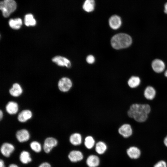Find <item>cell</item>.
Returning a JSON list of instances; mask_svg holds the SVG:
<instances>
[{
  "label": "cell",
  "mask_w": 167,
  "mask_h": 167,
  "mask_svg": "<svg viewBox=\"0 0 167 167\" xmlns=\"http://www.w3.org/2000/svg\"><path fill=\"white\" fill-rule=\"evenodd\" d=\"M164 12L167 14V2H166L164 5Z\"/></svg>",
  "instance_id": "33"
},
{
  "label": "cell",
  "mask_w": 167,
  "mask_h": 167,
  "mask_svg": "<svg viewBox=\"0 0 167 167\" xmlns=\"http://www.w3.org/2000/svg\"><path fill=\"white\" fill-rule=\"evenodd\" d=\"M151 111V107L148 104L134 103L130 106L127 114L136 122H143L147 119Z\"/></svg>",
  "instance_id": "1"
},
{
  "label": "cell",
  "mask_w": 167,
  "mask_h": 167,
  "mask_svg": "<svg viewBox=\"0 0 167 167\" xmlns=\"http://www.w3.org/2000/svg\"><path fill=\"white\" fill-rule=\"evenodd\" d=\"M132 42L131 38L129 35L124 33H119L112 37L111 43L114 49H119L129 47Z\"/></svg>",
  "instance_id": "2"
},
{
  "label": "cell",
  "mask_w": 167,
  "mask_h": 167,
  "mask_svg": "<svg viewBox=\"0 0 167 167\" xmlns=\"http://www.w3.org/2000/svg\"><path fill=\"white\" fill-rule=\"evenodd\" d=\"M0 167H5L4 161L2 159L0 160Z\"/></svg>",
  "instance_id": "32"
},
{
  "label": "cell",
  "mask_w": 167,
  "mask_h": 167,
  "mask_svg": "<svg viewBox=\"0 0 167 167\" xmlns=\"http://www.w3.org/2000/svg\"><path fill=\"white\" fill-rule=\"evenodd\" d=\"M86 61L89 64H92L95 61L94 57L92 55H89L86 58Z\"/></svg>",
  "instance_id": "29"
},
{
  "label": "cell",
  "mask_w": 167,
  "mask_h": 167,
  "mask_svg": "<svg viewBox=\"0 0 167 167\" xmlns=\"http://www.w3.org/2000/svg\"><path fill=\"white\" fill-rule=\"evenodd\" d=\"M128 156L133 159H137L141 156V151L137 147L134 146L129 148L126 151Z\"/></svg>",
  "instance_id": "9"
},
{
  "label": "cell",
  "mask_w": 167,
  "mask_h": 167,
  "mask_svg": "<svg viewBox=\"0 0 167 167\" xmlns=\"http://www.w3.org/2000/svg\"><path fill=\"white\" fill-rule=\"evenodd\" d=\"M8 167H19L17 165L15 164H10L8 166Z\"/></svg>",
  "instance_id": "35"
},
{
  "label": "cell",
  "mask_w": 167,
  "mask_h": 167,
  "mask_svg": "<svg viewBox=\"0 0 167 167\" xmlns=\"http://www.w3.org/2000/svg\"><path fill=\"white\" fill-rule=\"evenodd\" d=\"M153 167H167V163L164 160H160L154 165Z\"/></svg>",
  "instance_id": "28"
},
{
  "label": "cell",
  "mask_w": 167,
  "mask_h": 167,
  "mask_svg": "<svg viewBox=\"0 0 167 167\" xmlns=\"http://www.w3.org/2000/svg\"><path fill=\"white\" fill-rule=\"evenodd\" d=\"M164 144V145L167 147V135L164 138L163 140Z\"/></svg>",
  "instance_id": "31"
},
{
  "label": "cell",
  "mask_w": 167,
  "mask_h": 167,
  "mask_svg": "<svg viewBox=\"0 0 167 167\" xmlns=\"http://www.w3.org/2000/svg\"><path fill=\"white\" fill-rule=\"evenodd\" d=\"M164 75L165 77H167V70L165 71Z\"/></svg>",
  "instance_id": "36"
},
{
  "label": "cell",
  "mask_w": 167,
  "mask_h": 167,
  "mask_svg": "<svg viewBox=\"0 0 167 167\" xmlns=\"http://www.w3.org/2000/svg\"><path fill=\"white\" fill-rule=\"evenodd\" d=\"M24 21L25 25L27 26H33L36 24V20L33 15L30 14H27L25 16Z\"/></svg>",
  "instance_id": "23"
},
{
  "label": "cell",
  "mask_w": 167,
  "mask_h": 167,
  "mask_svg": "<svg viewBox=\"0 0 167 167\" xmlns=\"http://www.w3.org/2000/svg\"><path fill=\"white\" fill-rule=\"evenodd\" d=\"M5 108L8 113L11 115H14L17 113L19 110V106L16 102L10 101L6 105Z\"/></svg>",
  "instance_id": "15"
},
{
  "label": "cell",
  "mask_w": 167,
  "mask_h": 167,
  "mask_svg": "<svg viewBox=\"0 0 167 167\" xmlns=\"http://www.w3.org/2000/svg\"><path fill=\"white\" fill-rule=\"evenodd\" d=\"M14 149V147L12 144L8 143H5L1 146L0 151L4 156L9 157Z\"/></svg>",
  "instance_id": "8"
},
{
  "label": "cell",
  "mask_w": 167,
  "mask_h": 167,
  "mask_svg": "<svg viewBox=\"0 0 167 167\" xmlns=\"http://www.w3.org/2000/svg\"><path fill=\"white\" fill-rule=\"evenodd\" d=\"M38 167H51V166L49 164L45 162L42 163Z\"/></svg>",
  "instance_id": "30"
},
{
  "label": "cell",
  "mask_w": 167,
  "mask_h": 167,
  "mask_svg": "<svg viewBox=\"0 0 167 167\" xmlns=\"http://www.w3.org/2000/svg\"><path fill=\"white\" fill-rule=\"evenodd\" d=\"M107 146L105 143L102 141L98 142L96 145L95 149L96 152L99 154H102L105 151Z\"/></svg>",
  "instance_id": "25"
},
{
  "label": "cell",
  "mask_w": 167,
  "mask_h": 167,
  "mask_svg": "<svg viewBox=\"0 0 167 167\" xmlns=\"http://www.w3.org/2000/svg\"><path fill=\"white\" fill-rule=\"evenodd\" d=\"M152 66L154 71L156 72L160 73L164 70L165 64L161 60L159 59H156L152 61Z\"/></svg>",
  "instance_id": "13"
},
{
  "label": "cell",
  "mask_w": 167,
  "mask_h": 167,
  "mask_svg": "<svg viewBox=\"0 0 167 167\" xmlns=\"http://www.w3.org/2000/svg\"><path fill=\"white\" fill-rule=\"evenodd\" d=\"M68 157L71 161L76 162L81 160L83 159V156L80 151L74 150L70 152Z\"/></svg>",
  "instance_id": "17"
},
{
  "label": "cell",
  "mask_w": 167,
  "mask_h": 167,
  "mask_svg": "<svg viewBox=\"0 0 167 167\" xmlns=\"http://www.w3.org/2000/svg\"><path fill=\"white\" fill-rule=\"evenodd\" d=\"M95 140L92 136L88 135L86 136L84 140V145L88 149H91L94 145Z\"/></svg>",
  "instance_id": "26"
},
{
  "label": "cell",
  "mask_w": 167,
  "mask_h": 167,
  "mask_svg": "<svg viewBox=\"0 0 167 167\" xmlns=\"http://www.w3.org/2000/svg\"><path fill=\"white\" fill-rule=\"evenodd\" d=\"M31 149L36 152H40L41 150V146L40 143L36 141L32 142L30 144Z\"/></svg>",
  "instance_id": "27"
},
{
  "label": "cell",
  "mask_w": 167,
  "mask_h": 167,
  "mask_svg": "<svg viewBox=\"0 0 167 167\" xmlns=\"http://www.w3.org/2000/svg\"><path fill=\"white\" fill-rule=\"evenodd\" d=\"M19 159L21 162L24 164H28L32 161L29 153L25 151H23L21 153Z\"/></svg>",
  "instance_id": "24"
},
{
  "label": "cell",
  "mask_w": 167,
  "mask_h": 167,
  "mask_svg": "<svg viewBox=\"0 0 167 167\" xmlns=\"http://www.w3.org/2000/svg\"><path fill=\"white\" fill-rule=\"evenodd\" d=\"M23 89L21 85L18 83L13 84L12 87L9 90L10 94L15 97H17L20 96L23 92Z\"/></svg>",
  "instance_id": "14"
},
{
  "label": "cell",
  "mask_w": 167,
  "mask_h": 167,
  "mask_svg": "<svg viewBox=\"0 0 167 167\" xmlns=\"http://www.w3.org/2000/svg\"><path fill=\"white\" fill-rule=\"evenodd\" d=\"M3 112L2 111V110H0V120H1L3 117Z\"/></svg>",
  "instance_id": "34"
},
{
  "label": "cell",
  "mask_w": 167,
  "mask_h": 167,
  "mask_svg": "<svg viewBox=\"0 0 167 167\" xmlns=\"http://www.w3.org/2000/svg\"><path fill=\"white\" fill-rule=\"evenodd\" d=\"M140 82L141 80L139 77L133 76L129 79L127 83L130 88H134L138 87L140 84Z\"/></svg>",
  "instance_id": "20"
},
{
  "label": "cell",
  "mask_w": 167,
  "mask_h": 167,
  "mask_svg": "<svg viewBox=\"0 0 167 167\" xmlns=\"http://www.w3.org/2000/svg\"><path fill=\"white\" fill-rule=\"evenodd\" d=\"M156 91L153 87L149 86L147 87L144 90L143 95L147 99L149 100H153L156 96Z\"/></svg>",
  "instance_id": "16"
},
{
  "label": "cell",
  "mask_w": 167,
  "mask_h": 167,
  "mask_svg": "<svg viewBox=\"0 0 167 167\" xmlns=\"http://www.w3.org/2000/svg\"><path fill=\"white\" fill-rule=\"evenodd\" d=\"M52 61L60 66H65L70 68L71 66V63L67 58L60 56H56L52 59Z\"/></svg>",
  "instance_id": "7"
},
{
  "label": "cell",
  "mask_w": 167,
  "mask_h": 167,
  "mask_svg": "<svg viewBox=\"0 0 167 167\" xmlns=\"http://www.w3.org/2000/svg\"><path fill=\"white\" fill-rule=\"evenodd\" d=\"M9 24L12 29L17 30L20 28L22 25V20L20 18L11 19L9 21Z\"/></svg>",
  "instance_id": "22"
},
{
  "label": "cell",
  "mask_w": 167,
  "mask_h": 167,
  "mask_svg": "<svg viewBox=\"0 0 167 167\" xmlns=\"http://www.w3.org/2000/svg\"><path fill=\"white\" fill-rule=\"evenodd\" d=\"M98 157L95 155H91L87 158L86 163L89 167H96L99 164Z\"/></svg>",
  "instance_id": "19"
},
{
  "label": "cell",
  "mask_w": 167,
  "mask_h": 167,
  "mask_svg": "<svg viewBox=\"0 0 167 167\" xmlns=\"http://www.w3.org/2000/svg\"><path fill=\"white\" fill-rule=\"evenodd\" d=\"M58 144V141L55 138L49 137L46 138L44 142L43 149L46 153H49L53 148L56 146Z\"/></svg>",
  "instance_id": "6"
},
{
  "label": "cell",
  "mask_w": 167,
  "mask_h": 167,
  "mask_svg": "<svg viewBox=\"0 0 167 167\" xmlns=\"http://www.w3.org/2000/svg\"><path fill=\"white\" fill-rule=\"evenodd\" d=\"M16 3L14 0H4L0 2V9L3 16L8 17L16 8Z\"/></svg>",
  "instance_id": "3"
},
{
  "label": "cell",
  "mask_w": 167,
  "mask_h": 167,
  "mask_svg": "<svg viewBox=\"0 0 167 167\" xmlns=\"http://www.w3.org/2000/svg\"><path fill=\"white\" fill-rule=\"evenodd\" d=\"M69 140L70 143L74 145H79L82 141L81 135L78 132L74 133L70 135Z\"/></svg>",
  "instance_id": "18"
},
{
  "label": "cell",
  "mask_w": 167,
  "mask_h": 167,
  "mask_svg": "<svg viewBox=\"0 0 167 167\" xmlns=\"http://www.w3.org/2000/svg\"><path fill=\"white\" fill-rule=\"evenodd\" d=\"M58 85V88L60 91L63 92H66L71 89L73 83L70 78L64 77L59 80Z\"/></svg>",
  "instance_id": "4"
},
{
  "label": "cell",
  "mask_w": 167,
  "mask_h": 167,
  "mask_svg": "<svg viewBox=\"0 0 167 167\" xmlns=\"http://www.w3.org/2000/svg\"><path fill=\"white\" fill-rule=\"evenodd\" d=\"M109 24L113 29H117L121 26L122 20L120 17L116 15L112 16L109 19Z\"/></svg>",
  "instance_id": "12"
},
{
  "label": "cell",
  "mask_w": 167,
  "mask_h": 167,
  "mask_svg": "<svg viewBox=\"0 0 167 167\" xmlns=\"http://www.w3.org/2000/svg\"><path fill=\"white\" fill-rule=\"evenodd\" d=\"M118 133L125 138L130 137L133 134V129L131 125L125 123L121 125L118 128Z\"/></svg>",
  "instance_id": "5"
},
{
  "label": "cell",
  "mask_w": 167,
  "mask_h": 167,
  "mask_svg": "<svg viewBox=\"0 0 167 167\" xmlns=\"http://www.w3.org/2000/svg\"><path fill=\"white\" fill-rule=\"evenodd\" d=\"M16 138L20 142L27 141L29 139L30 135L28 131L25 129L18 130L16 134Z\"/></svg>",
  "instance_id": "10"
},
{
  "label": "cell",
  "mask_w": 167,
  "mask_h": 167,
  "mask_svg": "<svg viewBox=\"0 0 167 167\" xmlns=\"http://www.w3.org/2000/svg\"><path fill=\"white\" fill-rule=\"evenodd\" d=\"M32 112L28 109H24L21 111L18 114L17 119L21 122H25L32 117Z\"/></svg>",
  "instance_id": "11"
},
{
  "label": "cell",
  "mask_w": 167,
  "mask_h": 167,
  "mask_svg": "<svg viewBox=\"0 0 167 167\" xmlns=\"http://www.w3.org/2000/svg\"><path fill=\"white\" fill-rule=\"evenodd\" d=\"M95 2L94 0H85L83 5V8L85 11L90 12L94 9Z\"/></svg>",
  "instance_id": "21"
}]
</instances>
